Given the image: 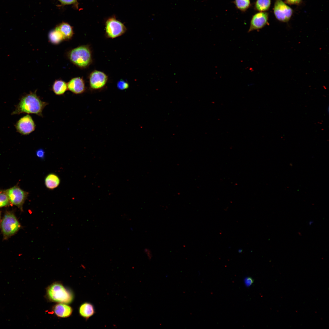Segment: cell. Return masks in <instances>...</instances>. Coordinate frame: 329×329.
Listing matches in <instances>:
<instances>
[{"instance_id":"cell-25","label":"cell","mask_w":329,"mask_h":329,"mask_svg":"<svg viewBox=\"0 0 329 329\" xmlns=\"http://www.w3.org/2000/svg\"><path fill=\"white\" fill-rule=\"evenodd\" d=\"M253 280L250 277L246 278L245 280V283L247 286H250L253 283Z\"/></svg>"},{"instance_id":"cell-7","label":"cell","mask_w":329,"mask_h":329,"mask_svg":"<svg viewBox=\"0 0 329 329\" xmlns=\"http://www.w3.org/2000/svg\"><path fill=\"white\" fill-rule=\"evenodd\" d=\"M273 11L276 18L283 22H288L293 13V9L282 0H276Z\"/></svg>"},{"instance_id":"cell-21","label":"cell","mask_w":329,"mask_h":329,"mask_svg":"<svg viewBox=\"0 0 329 329\" xmlns=\"http://www.w3.org/2000/svg\"><path fill=\"white\" fill-rule=\"evenodd\" d=\"M63 5H73L76 7H78L77 0H58Z\"/></svg>"},{"instance_id":"cell-28","label":"cell","mask_w":329,"mask_h":329,"mask_svg":"<svg viewBox=\"0 0 329 329\" xmlns=\"http://www.w3.org/2000/svg\"><path fill=\"white\" fill-rule=\"evenodd\" d=\"M1 212H0V222H1Z\"/></svg>"},{"instance_id":"cell-18","label":"cell","mask_w":329,"mask_h":329,"mask_svg":"<svg viewBox=\"0 0 329 329\" xmlns=\"http://www.w3.org/2000/svg\"><path fill=\"white\" fill-rule=\"evenodd\" d=\"M48 38L51 43L55 44H59L64 40L62 34L55 29L51 30L49 33Z\"/></svg>"},{"instance_id":"cell-6","label":"cell","mask_w":329,"mask_h":329,"mask_svg":"<svg viewBox=\"0 0 329 329\" xmlns=\"http://www.w3.org/2000/svg\"><path fill=\"white\" fill-rule=\"evenodd\" d=\"M105 29L106 37L112 39L122 35L126 31L124 24L114 17H110L106 20Z\"/></svg>"},{"instance_id":"cell-12","label":"cell","mask_w":329,"mask_h":329,"mask_svg":"<svg viewBox=\"0 0 329 329\" xmlns=\"http://www.w3.org/2000/svg\"><path fill=\"white\" fill-rule=\"evenodd\" d=\"M52 310L57 317L61 318L67 317L71 315L73 309L67 304L58 303L52 307Z\"/></svg>"},{"instance_id":"cell-15","label":"cell","mask_w":329,"mask_h":329,"mask_svg":"<svg viewBox=\"0 0 329 329\" xmlns=\"http://www.w3.org/2000/svg\"><path fill=\"white\" fill-rule=\"evenodd\" d=\"M60 180L56 174L51 173L48 175L44 179V184L48 189L52 190L57 188L60 184Z\"/></svg>"},{"instance_id":"cell-8","label":"cell","mask_w":329,"mask_h":329,"mask_svg":"<svg viewBox=\"0 0 329 329\" xmlns=\"http://www.w3.org/2000/svg\"><path fill=\"white\" fill-rule=\"evenodd\" d=\"M17 131L22 135H28L34 131L36 126L32 117L27 114L20 118L16 123Z\"/></svg>"},{"instance_id":"cell-20","label":"cell","mask_w":329,"mask_h":329,"mask_svg":"<svg viewBox=\"0 0 329 329\" xmlns=\"http://www.w3.org/2000/svg\"><path fill=\"white\" fill-rule=\"evenodd\" d=\"M10 203L7 195L3 193L0 192V208L7 206Z\"/></svg>"},{"instance_id":"cell-22","label":"cell","mask_w":329,"mask_h":329,"mask_svg":"<svg viewBox=\"0 0 329 329\" xmlns=\"http://www.w3.org/2000/svg\"><path fill=\"white\" fill-rule=\"evenodd\" d=\"M129 87L128 83L122 80H119L117 83V87L120 90H123L127 89Z\"/></svg>"},{"instance_id":"cell-24","label":"cell","mask_w":329,"mask_h":329,"mask_svg":"<svg viewBox=\"0 0 329 329\" xmlns=\"http://www.w3.org/2000/svg\"><path fill=\"white\" fill-rule=\"evenodd\" d=\"M302 0H285L286 2L289 5H298L302 2Z\"/></svg>"},{"instance_id":"cell-27","label":"cell","mask_w":329,"mask_h":329,"mask_svg":"<svg viewBox=\"0 0 329 329\" xmlns=\"http://www.w3.org/2000/svg\"><path fill=\"white\" fill-rule=\"evenodd\" d=\"M313 223V221H310L309 222V225H311Z\"/></svg>"},{"instance_id":"cell-10","label":"cell","mask_w":329,"mask_h":329,"mask_svg":"<svg viewBox=\"0 0 329 329\" xmlns=\"http://www.w3.org/2000/svg\"><path fill=\"white\" fill-rule=\"evenodd\" d=\"M269 14L266 12H259L253 16L248 32L258 30L264 27L267 23Z\"/></svg>"},{"instance_id":"cell-19","label":"cell","mask_w":329,"mask_h":329,"mask_svg":"<svg viewBox=\"0 0 329 329\" xmlns=\"http://www.w3.org/2000/svg\"><path fill=\"white\" fill-rule=\"evenodd\" d=\"M234 3L237 8L242 12L246 11L251 5L250 0H234Z\"/></svg>"},{"instance_id":"cell-17","label":"cell","mask_w":329,"mask_h":329,"mask_svg":"<svg viewBox=\"0 0 329 329\" xmlns=\"http://www.w3.org/2000/svg\"><path fill=\"white\" fill-rule=\"evenodd\" d=\"M271 0H256L254 4V9L259 12H266L271 6Z\"/></svg>"},{"instance_id":"cell-16","label":"cell","mask_w":329,"mask_h":329,"mask_svg":"<svg viewBox=\"0 0 329 329\" xmlns=\"http://www.w3.org/2000/svg\"><path fill=\"white\" fill-rule=\"evenodd\" d=\"M67 89V83L61 80H55L52 86V90L56 95L63 94Z\"/></svg>"},{"instance_id":"cell-4","label":"cell","mask_w":329,"mask_h":329,"mask_svg":"<svg viewBox=\"0 0 329 329\" xmlns=\"http://www.w3.org/2000/svg\"><path fill=\"white\" fill-rule=\"evenodd\" d=\"M20 227V225L14 213L10 211L6 212L1 223L4 239H7L14 235Z\"/></svg>"},{"instance_id":"cell-13","label":"cell","mask_w":329,"mask_h":329,"mask_svg":"<svg viewBox=\"0 0 329 329\" xmlns=\"http://www.w3.org/2000/svg\"><path fill=\"white\" fill-rule=\"evenodd\" d=\"M80 315L86 320H87L95 313L94 306L91 303L86 302L81 305L79 308Z\"/></svg>"},{"instance_id":"cell-3","label":"cell","mask_w":329,"mask_h":329,"mask_svg":"<svg viewBox=\"0 0 329 329\" xmlns=\"http://www.w3.org/2000/svg\"><path fill=\"white\" fill-rule=\"evenodd\" d=\"M68 56L71 62L81 68L87 67L92 61L91 51L88 45H82L72 49Z\"/></svg>"},{"instance_id":"cell-1","label":"cell","mask_w":329,"mask_h":329,"mask_svg":"<svg viewBox=\"0 0 329 329\" xmlns=\"http://www.w3.org/2000/svg\"><path fill=\"white\" fill-rule=\"evenodd\" d=\"M48 104L41 100L36 94V91L30 92L22 97L12 115L21 113L33 114L42 116V111Z\"/></svg>"},{"instance_id":"cell-11","label":"cell","mask_w":329,"mask_h":329,"mask_svg":"<svg viewBox=\"0 0 329 329\" xmlns=\"http://www.w3.org/2000/svg\"><path fill=\"white\" fill-rule=\"evenodd\" d=\"M67 84L68 89L75 94L83 93L86 90L84 81L83 79L80 77L72 79Z\"/></svg>"},{"instance_id":"cell-14","label":"cell","mask_w":329,"mask_h":329,"mask_svg":"<svg viewBox=\"0 0 329 329\" xmlns=\"http://www.w3.org/2000/svg\"><path fill=\"white\" fill-rule=\"evenodd\" d=\"M55 29L59 31L64 40H68L72 37L74 33L72 27L69 23L62 22L58 25Z\"/></svg>"},{"instance_id":"cell-5","label":"cell","mask_w":329,"mask_h":329,"mask_svg":"<svg viewBox=\"0 0 329 329\" xmlns=\"http://www.w3.org/2000/svg\"><path fill=\"white\" fill-rule=\"evenodd\" d=\"M0 192L7 195L11 203L23 210V204L29 194L28 192L22 189L17 185L6 189H0Z\"/></svg>"},{"instance_id":"cell-2","label":"cell","mask_w":329,"mask_h":329,"mask_svg":"<svg viewBox=\"0 0 329 329\" xmlns=\"http://www.w3.org/2000/svg\"><path fill=\"white\" fill-rule=\"evenodd\" d=\"M46 295L51 301L67 304L71 303L74 298L71 291L58 282H54L47 287Z\"/></svg>"},{"instance_id":"cell-26","label":"cell","mask_w":329,"mask_h":329,"mask_svg":"<svg viewBox=\"0 0 329 329\" xmlns=\"http://www.w3.org/2000/svg\"><path fill=\"white\" fill-rule=\"evenodd\" d=\"M144 252L146 254L149 258L151 259L152 256V255L151 251L148 249H146L144 250Z\"/></svg>"},{"instance_id":"cell-9","label":"cell","mask_w":329,"mask_h":329,"mask_svg":"<svg viewBox=\"0 0 329 329\" xmlns=\"http://www.w3.org/2000/svg\"><path fill=\"white\" fill-rule=\"evenodd\" d=\"M108 80V76L104 73L98 70H94L90 73L89 76L90 88L93 90L101 89L105 85Z\"/></svg>"},{"instance_id":"cell-23","label":"cell","mask_w":329,"mask_h":329,"mask_svg":"<svg viewBox=\"0 0 329 329\" xmlns=\"http://www.w3.org/2000/svg\"><path fill=\"white\" fill-rule=\"evenodd\" d=\"M36 156L39 158L43 159L45 157V152L42 149H39L36 152Z\"/></svg>"}]
</instances>
